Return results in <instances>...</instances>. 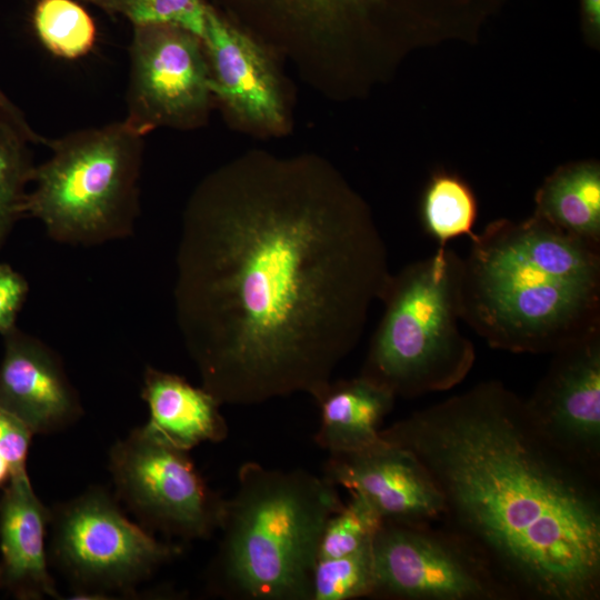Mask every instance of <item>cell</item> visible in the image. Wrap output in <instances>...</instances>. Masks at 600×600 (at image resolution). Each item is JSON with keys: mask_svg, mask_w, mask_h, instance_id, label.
Segmentation results:
<instances>
[{"mask_svg": "<svg viewBox=\"0 0 600 600\" xmlns=\"http://www.w3.org/2000/svg\"><path fill=\"white\" fill-rule=\"evenodd\" d=\"M144 426L110 450L116 494L147 527L184 540L206 539L219 528L223 501L188 456Z\"/></svg>", "mask_w": 600, "mask_h": 600, "instance_id": "9c48e42d", "label": "cell"}, {"mask_svg": "<svg viewBox=\"0 0 600 600\" xmlns=\"http://www.w3.org/2000/svg\"><path fill=\"white\" fill-rule=\"evenodd\" d=\"M0 404L36 433H52L83 413L79 396L56 351L17 327L3 334Z\"/></svg>", "mask_w": 600, "mask_h": 600, "instance_id": "4fadbf2b", "label": "cell"}, {"mask_svg": "<svg viewBox=\"0 0 600 600\" xmlns=\"http://www.w3.org/2000/svg\"><path fill=\"white\" fill-rule=\"evenodd\" d=\"M533 214L558 231L600 248V166L578 161L559 167L536 193Z\"/></svg>", "mask_w": 600, "mask_h": 600, "instance_id": "ac0fdd59", "label": "cell"}, {"mask_svg": "<svg viewBox=\"0 0 600 600\" xmlns=\"http://www.w3.org/2000/svg\"><path fill=\"white\" fill-rule=\"evenodd\" d=\"M527 411L543 438L573 463L600 473V329L551 353Z\"/></svg>", "mask_w": 600, "mask_h": 600, "instance_id": "8fae6325", "label": "cell"}, {"mask_svg": "<svg viewBox=\"0 0 600 600\" xmlns=\"http://www.w3.org/2000/svg\"><path fill=\"white\" fill-rule=\"evenodd\" d=\"M141 398L149 408L144 427L174 448L190 451L228 437L222 404L202 386L194 387L181 376L146 367Z\"/></svg>", "mask_w": 600, "mask_h": 600, "instance_id": "2e32d148", "label": "cell"}, {"mask_svg": "<svg viewBox=\"0 0 600 600\" xmlns=\"http://www.w3.org/2000/svg\"><path fill=\"white\" fill-rule=\"evenodd\" d=\"M117 13L124 16L132 26L171 24L201 39L207 4L202 0H114Z\"/></svg>", "mask_w": 600, "mask_h": 600, "instance_id": "cb8c5ba5", "label": "cell"}, {"mask_svg": "<svg viewBox=\"0 0 600 600\" xmlns=\"http://www.w3.org/2000/svg\"><path fill=\"white\" fill-rule=\"evenodd\" d=\"M391 276L364 203L331 173L266 164L212 176L183 216L176 320L221 404L314 398Z\"/></svg>", "mask_w": 600, "mask_h": 600, "instance_id": "6da1fadb", "label": "cell"}, {"mask_svg": "<svg viewBox=\"0 0 600 600\" xmlns=\"http://www.w3.org/2000/svg\"><path fill=\"white\" fill-rule=\"evenodd\" d=\"M307 1L318 7V6H327L328 3L329 6H336L338 3L360 6V4L374 2L376 0H307Z\"/></svg>", "mask_w": 600, "mask_h": 600, "instance_id": "f1b7e54d", "label": "cell"}, {"mask_svg": "<svg viewBox=\"0 0 600 600\" xmlns=\"http://www.w3.org/2000/svg\"><path fill=\"white\" fill-rule=\"evenodd\" d=\"M210 91L233 113L254 124L278 128L283 108L279 86L263 51L207 6L201 37Z\"/></svg>", "mask_w": 600, "mask_h": 600, "instance_id": "5bb4252c", "label": "cell"}, {"mask_svg": "<svg viewBox=\"0 0 600 600\" xmlns=\"http://www.w3.org/2000/svg\"><path fill=\"white\" fill-rule=\"evenodd\" d=\"M380 436L421 461L442 494L446 527L514 599L599 600V478L543 438L523 398L483 381Z\"/></svg>", "mask_w": 600, "mask_h": 600, "instance_id": "7a4b0ae2", "label": "cell"}, {"mask_svg": "<svg viewBox=\"0 0 600 600\" xmlns=\"http://www.w3.org/2000/svg\"><path fill=\"white\" fill-rule=\"evenodd\" d=\"M102 9L109 14H117L114 0H83Z\"/></svg>", "mask_w": 600, "mask_h": 600, "instance_id": "f546056e", "label": "cell"}, {"mask_svg": "<svg viewBox=\"0 0 600 600\" xmlns=\"http://www.w3.org/2000/svg\"><path fill=\"white\" fill-rule=\"evenodd\" d=\"M350 499L327 521L320 539L318 560L352 553L371 542L384 520L360 493Z\"/></svg>", "mask_w": 600, "mask_h": 600, "instance_id": "603a6c76", "label": "cell"}, {"mask_svg": "<svg viewBox=\"0 0 600 600\" xmlns=\"http://www.w3.org/2000/svg\"><path fill=\"white\" fill-rule=\"evenodd\" d=\"M31 143L17 126L0 117V250L16 223L24 218L28 186L36 166Z\"/></svg>", "mask_w": 600, "mask_h": 600, "instance_id": "44dd1931", "label": "cell"}, {"mask_svg": "<svg viewBox=\"0 0 600 600\" xmlns=\"http://www.w3.org/2000/svg\"><path fill=\"white\" fill-rule=\"evenodd\" d=\"M11 478V470L8 462L0 454V487L3 486Z\"/></svg>", "mask_w": 600, "mask_h": 600, "instance_id": "4dcf8cb0", "label": "cell"}, {"mask_svg": "<svg viewBox=\"0 0 600 600\" xmlns=\"http://www.w3.org/2000/svg\"><path fill=\"white\" fill-rule=\"evenodd\" d=\"M396 396L359 374L331 380L313 399L320 408L317 444L329 454L352 453L382 441L381 423L392 410Z\"/></svg>", "mask_w": 600, "mask_h": 600, "instance_id": "e0dca14e", "label": "cell"}, {"mask_svg": "<svg viewBox=\"0 0 600 600\" xmlns=\"http://www.w3.org/2000/svg\"><path fill=\"white\" fill-rule=\"evenodd\" d=\"M323 477L363 496L384 521L431 523L444 514L442 494L421 461L383 439L362 451L329 454Z\"/></svg>", "mask_w": 600, "mask_h": 600, "instance_id": "7c38bea8", "label": "cell"}, {"mask_svg": "<svg viewBox=\"0 0 600 600\" xmlns=\"http://www.w3.org/2000/svg\"><path fill=\"white\" fill-rule=\"evenodd\" d=\"M1 117V116H0Z\"/></svg>", "mask_w": 600, "mask_h": 600, "instance_id": "1f68e13d", "label": "cell"}, {"mask_svg": "<svg viewBox=\"0 0 600 600\" xmlns=\"http://www.w3.org/2000/svg\"><path fill=\"white\" fill-rule=\"evenodd\" d=\"M32 26L41 44L61 59L84 57L97 39L93 19L74 0H38Z\"/></svg>", "mask_w": 600, "mask_h": 600, "instance_id": "ffe728a7", "label": "cell"}, {"mask_svg": "<svg viewBox=\"0 0 600 600\" xmlns=\"http://www.w3.org/2000/svg\"><path fill=\"white\" fill-rule=\"evenodd\" d=\"M461 266L462 257L447 246L391 273L360 376L403 398L466 379L476 350L459 328Z\"/></svg>", "mask_w": 600, "mask_h": 600, "instance_id": "5b68a950", "label": "cell"}, {"mask_svg": "<svg viewBox=\"0 0 600 600\" xmlns=\"http://www.w3.org/2000/svg\"><path fill=\"white\" fill-rule=\"evenodd\" d=\"M584 31L590 40L599 41L600 0H580Z\"/></svg>", "mask_w": 600, "mask_h": 600, "instance_id": "83f0119b", "label": "cell"}, {"mask_svg": "<svg viewBox=\"0 0 600 600\" xmlns=\"http://www.w3.org/2000/svg\"><path fill=\"white\" fill-rule=\"evenodd\" d=\"M29 293L26 278L8 263H0V334L17 327L16 321Z\"/></svg>", "mask_w": 600, "mask_h": 600, "instance_id": "484cf974", "label": "cell"}, {"mask_svg": "<svg viewBox=\"0 0 600 600\" xmlns=\"http://www.w3.org/2000/svg\"><path fill=\"white\" fill-rule=\"evenodd\" d=\"M338 488L306 470L243 463L223 501L211 589L246 600H311L322 531L343 506Z\"/></svg>", "mask_w": 600, "mask_h": 600, "instance_id": "277c9868", "label": "cell"}, {"mask_svg": "<svg viewBox=\"0 0 600 600\" xmlns=\"http://www.w3.org/2000/svg\"><path fill=\"white\" fill-rule=\"evenodd\" d=\"M50 518L28 474L11 477L0 500V588L18 598H60L44 547Z\"/></svg>", "mask_w": 600, "mask_h": 600, "instance_id": "9a60e30c", "label": "cell"}, {"mask_svg": "<svg viewBox=\"0 0 600 600\" xmlns=\"http://www.w3.org/2000/svg\"><path fill=\"white\" fill-rule=\"evenodd\" d=\"M420 217L427 234L438 242V247H447L453 239L474 236L478 201L461 177L437 171L422 193Z\"/></svg>", "mask_w": 600, "mask_h": 600, "instance_id": "d6986e66", "label": "cell"}, {"mask_svg": "<svg viewBox=\"0 0 600 600\" xmlns=\"http://www.w3.org/2000/svg\"><path fill=\"white\" fill-rule=\"evenodd\" d=\"M143 138L123 120L47 139L51 153L34 166L24 218L68 246L130 237L140 212Z\"/></svg>", "mask_w": 600, "mask_h": 600, "instance_id": "8992f818", "label": "cell"}, {"mask_svg": "<svg viewBox=\"0 0 600 600\" xmlns=\"http://www.w3.org/2000/svg\"><path fill=\"white\" fill-rule=\"evenodd\" d=\"M34 433L18 416L0 404V454L8 462L11 477L26 474V461Z\"/></svg>", "mask_w": 600, "mask_h": 600, "instance_id": "d4e9b609", "label": "cell"}, {"mask_svg": "<svg viewBox=\"0 0 600 600\" xmlns=\"http://www.w3.org/2000/svg\"><path fill=\"white\" fill-rule=\"evenodd\" d=\"M50 510V558L81 598L131 593L182 551L130 521L104 488Z\"/></svg>", "mask_w": 600, "mask_h": 600, "instance_id": "52a82bcc", "label": "cell"}, {"mask_svg": "<svg viewBox=\"0 0 600 600\" xmlns=\"http://www.w3.org/2000/svg\"><path fill=\"white\" fill-rule=\"evenodd\" d=\"M373 592L372 541L352 553L317 561L311 600H349Z\"/></svg>", "mask_w": 600, "mask_h": 600, "instance_id": "7402d4cb", "label": "cell"}, {"mask_svg": "<svg viewBox=\"0 0 600 600\" xmlns=\"http://www.w3.org/2000/svg\"><path fill=\"white\" fill-rule=\"evenodd\" d=\"M124 121L142 136L160 126L191 127L211 96L202 41L171 24H136Z\"/></svg>", "mask_w": 600, "mask_h": 600, "instance_id": "30bf717a", "label": "cell"}, {"mask_svg": "<svg viewBox=\"0 0 600 600\" xmlns=\"http://www.w3.org/2000/svg\"><path fill=\"white\" fill-rule=\"evenodd\" d=\"M0 116L24 132L32 143H46L47 139L39 136L27 122L24 116L0 88Z\"/></svg>", "mask_w": 600, "mask_h": 600, "instance_id": "4316f807", "label": "cell"}, {"mask_svg": "<svg viewBox=\"0 0 600 600\" xmlns=\"http://www.w3.org/2000/svg\"><path fill=\"white\" fill-rule=\"evenodd\" d=\"M460 314L493 349L553 353L600 329V248L536 214L497 219L462 257Z\"/></svg>", "mask_w": 600, "mask_h": 600, "instance_id": "3957f363", "label": "cell"}, {"mask_svg": "<svg viewBox=\"0 0 600 600\" xmlns=\"http://www.w3.org/2000/svg\"><path fill=\"white\" fill-rule=\"evenodd\" d=\"M373 596L403 600H511L463 538L431 523L384 521L372 540Z\"/></svg>", "mask_w": 600, "mask_h": 600, "instance_id": "ba28073f", "label": "cell"}]
</instances>
